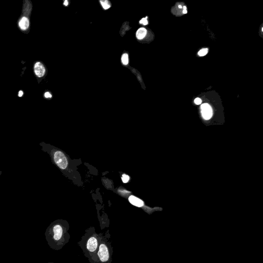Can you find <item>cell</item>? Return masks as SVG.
Segmentation results:
<instances>
[{
	"instance_id": "obj_1",
	"label": "cell",
	"mask_w": 263,
	"mask_h": 263,
	"mask_svg": "<svg viewBox=\"0 0 263 263\" xmlns=\"http://www.w3.org/2000/svg\"><path fill=\"white\" fill-rule=\"evenodd\" d=\"M54 160L59 168L62 169H66L68 164L67 160L64 154L60 151H57L54 154Z\"/></svg>"
},
{
	"instance_id": "obj_2",
	"label": "cell",
	"mask_w": 263,
	"mask_h": 263,
	"mask_svg": "<svg viewBox=\"0 0 263 263\" xmlns=\"http://www.w3.org/2000/svg\"><path fill=\"white\" fill-rule=\"evenodd\" d=\"M99 259L102 263H105L109 259V251L107 246L104 244H101L99 247L98 251Z\"/></svg>"
},
{
	"instance_id": "obj_3",
	"label": "cell",
	"mask_w": 263,
	"mask_h": 263,
	"mask_svg": "<svg viewBox=\"0 0 263 263\" xmlns=\"http://www.w3.org/2000/svg\"><path fill=\"white\" fill-rule=\"evenodd\" d=\"M202 114L204 119L209 120L212 116V109L208 103L202 104L201 106Z\"/></svg>"
},
{
	"instance_id": "obj_4",
	"label": "cell",
	"mask_w": 263,
	"mask_h": 263,
	"mask_svg": "<svg viewBox=\"0 0 263 263\" xmlns=\"http://www.w3.org/2000/svg\"><path fill=\"white\" fill-rule=\"evenodd\" d=\"M34 72L35 75L39 78H42L44 76L46 72V69L44 65H43L42 63L41 62H36L34 64Z\"/></svg>"
},
{
	"instance_id": "obj_5",
	"label": "cell",
	"mask_w": 263,
	"mask_h": 263,
	"mask_svg": "<svg viewBox=\"0 0 263 263\" xmlns=\"http://www.w3.org/2000/svg\"><path fill=\"white\" fill-rule=\"evenodd\" d=\"M98 242L95 237H91L87 241V248L89 251L94 252L97 248Z\"/></svg>"
},
{
	"instance_id": "obj_6",
	"label": "cell",
	"mask_w": 263,
	"mask_h": 263,
	"mask_svg": "<svg viewBox=\"0 0 263 263\" xmlns=\"http://www.w3.org/2000/svg\"><path fill=\"white\" fill-rule=\"evenodd\" d=\"M53 231L54 233V239L56 241H59L62 237L63 234V229L60 225H56L54 227Z\"/></svg>"
},
{
	"instance_id": "obj_7",
	"label": "cell",
	"mask_w": 263,
	"mask_h": 263,
	"mask_svg": "<svg viewBox=\"0 0 263 263\" xmlns=\"http://www.w3.org/2000/svg\"><path fill=\"white\" fill-rule=\"evenodd\" d=\"M29 19L26 16H23L21 19L20 20L19 22V26L21 30L22 31H26L29 29Z\"/></svg>"
},
{
	"instance_id": "obj_8",
	"label": "cell",
	"mask_w": 263,
	"mask_h": 263,
	"mask_svg": "<svg viewBox=\"0 0 263 263\" xmlns=\"http://www.w3.org/2000/svg\"><path fill=\"white\" fill-rule=\"evenodd\" d=\"M130 202L132 204L138 207H141L144 205V202L141 199L134 196H131L129 198Z\"/></svg>"
},
{
	"instance_id": "obj_9",
	"label": "cell",
	"mask_w": 263,
	"mask_h": 263,
	"mask_svg": "<svg viewBox=\"0 0 263 263\" xmlns=\"http://www.w3.org/2000/svg\"><path fill=\"white\" fill-rule=\"evenodd\" d=\"M147 33V31L145 28L142 27L138 29V31L136 32V38L138 40H142L146 36V34Z\"/></svg>"
},
{
	"instance_id": "obj_10",
	"label": "cell",
	"mask_w": 263,
	"mask_h": 263,
	"mask_svg": "<svg viewBox=\"0 0 263 263\" xmlns=\"http://www.w3.org/2000/svg\"><path fill=\"white\" fill-rule=\"evenodd\" d=\"M100 2L103 9L107 10L111 7V3L107 0H100Z\"/></svg>"
},
{
	"instance_id": "obj_11",
	"label": "cell",
	"mask_w": 263,
	"mask_h": 263,
	"mask_svg": "<svg viewBox=\"0 0 263 263\" xmlns=\"http://www.w3.org/2000/svg\"><path fill=\"white\" fill-rule=\"evenodd\" d=\"M121 62L122 64L124 65H128L129 64V55L127 53H124L122 56Z\"/></svg>"
},
{
	"instance_id": "obj_12",
	"label": "cell",
	"mask_w": 263,
	"mask_h": 263,
	"mask_svg": "<svg viewBox=\"0 0 263 263\" xmlns=\"http://www.w3.org/2000/svg\"><path fill=\"white\" fill-rule=\"evenodd\" d=\"M208 51V50L207 49H202L198 52V54L199 56H204L205 55H207Z\"/></svg>"
},
{
	"instance_id": "obj_13",
	"label": "cell",
	"mask_w": 263,
	"mask_h": 263,
	"mask_svg": "<svg viewBox=\"0 0 263 263\" xmlns=\"http://www.w3.org/2000/svg\"><path fill=\"white\" fill-rule=\"evenodd\" d=\"M129 179H130L129 176L126 174H123L122 177V180L124 183H127L129 182Z\"/></svg>"
},
{
	"instance_id": "obj_14",
	"label": "cell",
	"mask_w": 263,
	"mask_h": 263,
	"mask_svg": "<svg viewBox=\"0 0 263 263\" xmlns=\"http://www.w3.org/2000/svg\"><path fill=\"white\" fill-rule=\"evenodd\" d=\"M148 17L147 16L145 18L142 19L141 20L139 21L140 24H142L144 25H147L148 24V20H147Z\"/></svg>"
},
{
	"instance_id": "obj_15",
	"label": "cell",
	"mask_w": 263,
	"mask_h": 263,
	"mask_svg": "<svg viewBox=\"0 0 263 263\" xmlns=\"http://www.w3.org/2000/svg\"><path fill=\"white\" fill-rule=\"evenodd\" d=\"M202 100L200 99V98H197L196 99H195L194 102L196 104H197V105H199V104H200L201 103H202Z\"/></svg>"
},
{
	"instance_id": "obj_16",
	"label": "cell",
	"mask_w": 263,
	"mask_h": 263,
	"mask_svg": "<svg viewBox=\"0 0 263 263\" xmlns=\"http://www.w3.org/2000/svg\"><path fill=\"white\" fill-rule=\"evenodd\" d=\"M44 96L46 98H51L52 97L51 94L49 91H47L45 93Z\"/></svg>"
},
{
	"instance_id": "obj_17",
	"label": "cell",
	"mask_w": 263,
	"mask_h": 263,
	"mask_svg": "<svg viewBox=\"0 0 263 263\" xmlns=\"http://www.w3.org/2000/svg\"><path fill=\"white\" fill-rule=\"evenodd\" d=\"M63 4H64L65 6H67V5H69V2H68V1H67V0H65V1L63 3Z\"/></svg>"
},
{
	"instance_id": "obj_18",
	"label": "cell",
	"mask_w": 263,
	"mask_h": 263,
	"mask_svg": "<svg viewBox=\"0 0 263 263\" xmlns=\"http://www.w3.org/2000/svg\"><path fill=\"white\" fill-rule=\"evenodd\" d=\"M23 95V92L22 91H20L19 93V97H22Z\"/></svg>"
},
{
	"instance_id": "obj_19",
	"label": "cell",
	"mask_w": 263,
	"mask_h": 263,
	"mask_svg": "<svg viewBox=\"0 0 263 263\" xmlns=\"http://www.w3.org/2000/svg\"><path fill=\"white\" fill-rule=\"evenodd\" d=\"M187 13V10H183V14H186Z\"/></svg>"
},
{
	"instance_id": "obj_20",
	"label": "cell",
	"mask_w": 263,
	"mask_h": 263,
	"mask_svg": "<svg viewBox=\"0 0 263 263\" xmlns=\"http://www.w3.org/2000/svg\"><path fill=\"white\" fill-rule=\"evenodd\" d=\"M183 8H184V10H186V9H187L186 6H184V7H183Z\"/></svg>"
},
{
	"instance_id": "obj_21",
	"label": "cell",
	"mask_w": 263,
	"mask_h": 263,
	"mask_svg": "<svg viewBox=\"0 0 263 263\" xmlns=\"http://www.w3.org/2000/svg\"><path fill=\"white\" fill-rule=\"evenodd\" d=\"M178 7L179 8H182V6H181V5H179Z\"/></svg>"
}]
</instances>
